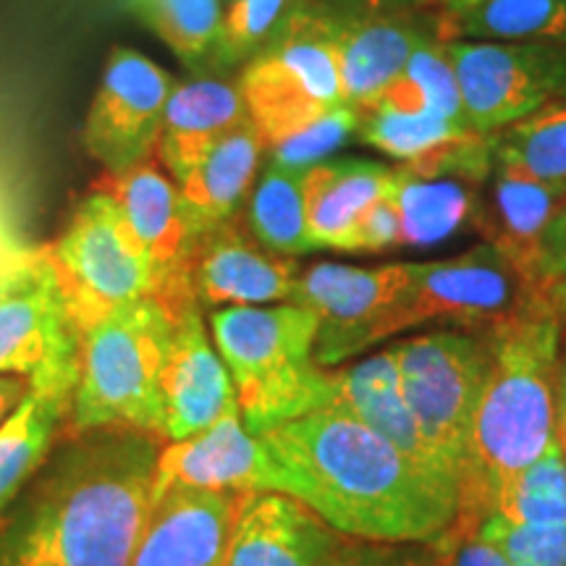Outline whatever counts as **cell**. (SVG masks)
<instances>
[{
    "label": "cell",
    "instance_id": "16",
    "mask_svg": "<svg viewBox=\"0 0 566 566\" xmlns=\"http://www.w3.org/2000/svg\"><path fill=\"white\" fill-rule=\"evenodd\" d=\"M171 488L223 493H281V470L239 409L184 441L163 446L155 459L150 504Z\"/></svg>",
    "mask_w": 566,
    "mask_h": 566
},
{
    "label": "cell",
    "instance_id": "3",
    "mask_svg": "<svg viewBox=\"0 0 566 566\" xmlns=\"http://www.w3.org/2000/svg\"><path fill=\"white\" fill-rule=\"evenodd\" d=\"M562 334V315L541 289L483 328L488 375L459 478L454 525L480 530L495 495L554 441Z\"/></svg>",
    "mask_w": 566,
    "mask_h": 566
},
{
    "label": "cell",
    "instance_id": "50",
    "mask_svg": "<svg viewBox=\"0 0 566 566\" xmlns=\"http://www.w3.org/2000/svg\"><path fill=\"white\" fill-rule=\"evenodd\" d=\"M564 566H566V556H564Z\"/></svg>",
    "mask_w": 566,
    "mask_h": 566
},
{
    "label": "cell",
    "instance_id": "21",
    "mask_svg": "<svg viewBox=\"0 0 566 566\" xmlns=\"http://www.w3.org/2000/svg\"><path fill=\"white\" fill-rule=\"evenodd\" d=\"M331 407L344 409V412L363 420L367 428L384 436L396 451H401L422 472L457 485L454 472L446 467L438 451L424 438L417 417L407 405L391 346L359 359V363L346 365L342 370H334V401H331Z\"/></svg>",
    "mask_w": 566,
    "mask_h": 566
},
{
    "label": "cell",
    "instance_id": "25",
    "mask_svg": "<svg viewBox=\"0 0 566 566\" xmlns=\"http://www.w3.org/2000/svg\"><path fill=\"white\" fill-rule=\"evenodd\" d=\"M263 160L265 142L258 126L247 122L218 139L192 171L176 181L197 231L205 233L244 210Z\"/></svg>",
    "mask_w": 566,
    "mask_h": 566
},
{
    "label": "cell",
    "instance_id": "18",
    "mask_svg": "<svg viewBox=\"0 0 566 566\" xmlns=\"http://www.w3.org/2000/svg\"><path fill=\"white\" fill-rule=\"evenodd\" d=\"M163 424L168 441L192 438L239 409L233 380L208 336L202 307L187 304L176 317L171 352L160 375Z\"/></svg>",
    "mask_w": 566,
    "mask_h": 566
},
{
    "label": "cell",
    "instance_id": "14",
    "mask_svg": "<svg viewBox=\"0 0 566 566\" xmlns=\"http://www.w3.org/2000/svg\"><path fill=\"white\" fill-rule=\"evenodd\" d=\"M95 189L122 208L134 237L166 275L163 304L179 315L187 304L197 302L189 281V258L200 231L192 212L184 205L179 184L160 166L158 158L153 155L122 171H103Z\"/></svg>",
    "mask_w": 566,
    "mask_h": 566
},
{
    "label": "cell",
    "instance_id": "20",
    "mask_svg": "<svg viewBox=\"0 0 566 566\" xmlns=\"http://www.w3.org/2000/svg\"><path fill=\"white\" fill-rule=\"evenodd\" d=\"M239 493L171 488L150 504L132 566H226Z\"/></svg>",
    "mask_w": 566,
    "mask_h": 566
},
{
    "label": "cell",
    "instance_id": "19",
    "mask_svg": "<svg viewBox=\"0 0 566 566\" xmlns=\"http://www.w3.org/2000/svg\"><path fill=\"white\" fill-rule=\"evenodd\" d=\"M328 27L342 69L344 103L354 113H363L405 74L417 48L433 38L443 40V11L422 6L373 19H328Z\"/></svg>",
    "mask_w": 566,
    "mask_h": 566
},
{
    "label": "cell",
    "instance_id": "43",
    "mask_svg": "<svg viewBox=\"0 0 566 566\" xmlns=\"http://www.w3.org/2000/svg\"><path fill=\"white\" fill-rule=\"evenodd\" d=\"M34 260H38V254L32 258V254L21 252L17 242H13L9 233H6L3 226H0V292H3L13 279H19V275L24 273Z\"/></svg>",
    "mask_w": 566,
    "mask_h": 566
},
{
    "label": "cell",
    "instance_id": "42",
    "mask_svg": "<svg viewBox=\"0 0 566 566\" xmlns=\"http://www.w3.org/2000/svg\"><path fill=\"white\" fill-rule=\"evenodd\" d=\"M338 566H424L422 554H405L399 546L352 541Z\"/></svg>",
    "mask_w": 566,
    "mask_h": 566
},
{
    "label": "cell",
    "instance_id": "36",
    "mask_svg": "<svg viewBox=\"0 0 566 566\" xmlns=\"http://www.w3.org/2000/svg\"><path fill=\"white\" fill-rule=\"evenodd\" d=\"M405 76L420 84L430 108L443 113L446 118H451V122L459 126H467L462 92H459L454 66H451V59L449 53H446L441 38L428 40L424 45L417 48L412 59L407 63ZM467 129H470V126H467Z\"/></svg>",
    "mask_w": 566,
    "mask_h": 566
},
{
    "label": "cell",
    "instance_id": "46",
    "mask_svg": "<svg viewBox=\"0 0 566 566\" xmlns=\"http://www.w3.org/2000/svg\"><path fill=\"white\" fill-rule=\"evenodd\" d=\"M548 296L551 302H554V307L558 310V315H562V321L566 323V279L551 283Z\"/></svg>",
    "mask_w": 566,
    "mask_h": 566
},
{
    "label": "cell",
    "instance_id": "11",
    "mask_svg": "<svg viewBox=\"0 0 566 566\" xmlns=\"http://www.w3.org/2000/svg\"><path fill=\"white\" fill-rule=\"evenodd\" d=\"M0 375L66 401L80 384V334L42 252L0 292Z\"/></svg>",
    "mask_w": 566,
    "mask_h": 566
},
{
    "label": "cell",
    "instance_id": "23",
    "mask_svg": "<svg viewBox=\"0 0 566 566\" xmlns=\"http://www.w3.org/2000/svg\"><path fill=\"white\" fill-rule=\"evenodd\" d=\"M396 184V166L370 158H328L307 168V233L313 250L354 252L367 210Z\"/></svg>",
    "mask_w": 566,
    "mask_h": 566
},
{
    "label": "cell",
    "instance_id": "44",
    "mask_svg": "<svg viewBox=\"0 0 566 566\" xmlns=\"http://www.w3.org/2000/svg\"><path fill=\"white\" fill-rule=\"evenodd\" d=\"M30 380L21 375H0V424H3L13 415L24 396L30 394Z\"/></svg>",
    "mask_w": 566,
    "mask_h": 566
},
{
    "label": "cell",
    "instance_id": "7",
    "mask_svg": "<svg viewBox=\"0 0 566 566\" xmlns=\"http://www.w3.org/2000/svg\"><path fill=\"white\" fill-rule=\"evenodd\" d=\"M237 90L265 142V153L344 108L342 69L328 19L296 3L273 40L244 63Z\"/></svg>",
    "mask_w": 566,
    "mask_h": 566
},
{
    "label": "cell",
    "instance_id": "38",
    "mask_svg": "<svg viewBox=\"0 0 566 566\" xmlns=\"http://www.w3.org/2000/svg\"><path fill=\"white\" fill-rule=\"evenodd\" d=\"M424 566H512L509 558L485 541L478 530L459 527L451 522L449 530L422 543Z\"/></svg>",
    "mask_w": 566,
    "mask_h": 566
},
{
    "label": "cell",
    "instance_id": "1",
    "mask_svg": "<svg viewBox=\"0 0 566 566\" xmlns=\"http://www.w3.org/2000/svg\"><path fill=\"white\" fill-rule=\"evenodd\" d=\"M258 438L279 464L281 493L352 541L420 546L457 520V485L422 472L344 409H317Z\"/></svg>",
    "mask_w": 566,
    "mask_h": 566
},
{
    "label": "cell",
    "instance_id": "48",
    "mask_svg": "<svg viewBox=\"0 0 566 566\" xmlns=\"http://www.w3.org/2000/svg\"><path fill=\"white\" fill-rule=\"evenodd\" d=\"M436 6H438V9H441V11H449L451 6H454V0H436Z\"/></svg>",
    "mask_w": 566,
    "mask_h": 566
},
{
    "label": "cell",
    "instance_id": "9",
    "mask_svg": "<svg viewBox=\"0 0 566 566\" xmlns=\"http://www.w3.org/2000/svg\"><path fill=\"white\" fill-rule=\"evenodd\" d=\"M533 286L488 242L443 260L409 263V283L386 315L378 344L409 331H483L525 300Z\"/></svg>",
    "mask_w": 566,
    "mask_h": 566
},
{
    "label": "cell",
    "instance_id": "34",
    "mask_svg": "<svg viewBox=\"0 0 566 566\" xmlns=\"http://www.w3.org/2000/svg\"><path fill=\"white\" fill-rule=\"evenodd\" d=\"M300 0H233L226 6L218 74L244 66L281 30Z\"/></svg>",
    "mask_w": 566,
    "mask_h": 566
},
{
    "label": "cell",
    "instance_id": "37",
    "mask_svg": "<svg viewBox=\"0 0 566 566\" xmlns=\"http://www.w3.org/2000/svg\"><path fill=\"white\" fill-rule=\"evenodd\" d=\"M357 124L359 116L354 113L349 105L338 108L328 116L321 118V122L304 129L302 134H296L283 145L268 150V160L281 163V166H292V168H310L315 163L328 160V155L342 147L349 137H357Z\"/></svg>",
    "mask_w": 566,
    "mask_h": 566
},
{
    "label": "cell",
    "instance_id": "15",
    "mask_svg": "<svg viewBox=\"0 0 566 566\" xmlns=\"http://www.w3.org/2000/svg\"><path fill=\"white\" fill-rule=\"evenodd\" d=\"M300 273L296 258L275 254L252 237L244 210L200 233L189 258V281L202 310L292 302Z\"/></svg>",
    "mask_w": 566,
    "mask_h": 566
},
{
    "label": "cell",
    "instance_id": "31",
    "mask_svg": "<svg viewBox=\"0 0 566 566\" xmlns=\"http://www.w3.org/2000/svg\"><path fill=\"white\" fill-rule=\"evenodd\" d=\"M491 145L501 166L566 189V101L501 126Z\"/></svg>",
    "mask_w": 566,
    "mask_h": 566
},
{
    "label": "cell",
    "instance_id": "17",
    "mask_svg": "<svg viewBox=\"0 0 566 566\" xmlns=\"http://www.w3.org/2000/svg\"><path fill=\"white\" fill-rule=\"evenodd\" d=\"M352 537L286 493H239L226 566H338Z\"/></svg>",
    "mask_w": 566,
    "mask_h": 566
},
{
    "label": "cell",
    "instance_id": "49",
    "mask_svg": "<svg viewBox=\"0 0 566 566\" xmlns=\"http://www.w3.org/2000/svg\"><path fill=\"white\" fill-rule=\"evenodd\" d=\"M229 3H233V0H223V6H229Z\"/></svg>",
    "mask_w": 566,
    "mask_h": 566
},
{
    "label": "cell",
    "instance_id": "40",
    "mask_svg": "<svg viewBox=\"0 0 566 566\" xmlns=\"http://www.w3.org/2000/svg\"><path fill=\"white\" fill-rule=\"evenodd\" d=\"M300 6L325 19L349 21L422 9V6H436V0H300Z\"/></svg>",
    "mask_w": 566,
    "mask_h": 566
},
{
    "label": "cell",
    "instance_id": "6",
    "mask_svg": "<svg viewBox=\"0 0 566 566\" xmlns=\"http://www.w3.org/2000/svg\"><path fill=\"white\" fill-rule=\"evenodd\" d=\"M42 258L80 336L124 304L166 300V275L134 237L122 208L97 189L76 205Z\"/></svg>",
    "mask_w": 566,
    "mask_h": 566
},
{
    "label": "cell",
    "instance_id": "8",
    "mask_svg": "<svg viewBox=\"0 0 566 566\" xmlns=\"http://www.w3.org/2000/svg\"><path fill=\"white\" fill-rule=\"evenodd\" d=\"M388 346L407 405L424 438L454 472L459 491L472 420L488 375L483 331L433 328Z\"/></svg>",
    "mask_w": 566,
    "mask_h": 566
},
{
    "label": "cell",
    "instance_id": "39",
    "mask_svg": "<svg viewBox=\"0 0 566 566\" xmlns=\"http://www.w3.org/2000/svg\"><path fill=\"white\" fill-rule=\"evenodd\" d=\"M399 247H401V221H399V210H396L394 189H391L384 200H378L370 210H367L363 223H359L354 252L373 254V252L399 250Z\"/></svg>",
    "mask_w": 566,
    "mask_h": 566
},
{
    "label": "cell",
    "instance_id": "41",
    "mask_svg": "<svg viewBox=\"0 0 566 566\" xmlns=\"http://www.w3.org/2000/svg\"><path fill=\"white\" fill-rule=\"evenodd\" d=\"M566 279V205L543 231L533 265V286L548 292L551 283Z\"/></svg>",
    "mask_w": 566,
    "mask_h": 566
},
{
    "label": "cell",
    "instance_id": "4",
    "mask_svg": "<svg viewBox=\"0 0 566 566\" xmlns=\"http://www.w3.org/2000/svg\"><path fill=\"white\" fill-rule=\"evenodd\" d=\"M317 317L294 302L221 307L210 313V336L237 391L252 436L331 407L334 370L315 359Z\"/></svg>",
    "mask_w": 566,
    "mask_h": 566
},
{
    "label": "cell",
    "instance_id": "28",
    "mask_svg": "<svg viewBox=\"0 0 566 566\" xmlns=\"http://www.w3.org/2000/svg\"><path fill=\"white\" fill-rule=\"evenodd\" d=\"M443 40L566 45V0H478L443 11Z\"/></svg>",
    "mask_w": 566,
    "mask_h": 566
},
{
    "label": "cell",
    "instance_id": "45",
    "mask_svg": "<svg viewBox=\"0 0 566 566\" xmlns=\"http://www.w3.org/2000/svg\"><path fill=\"white\" fill-rule=\"evenodd\" d=\"M554 438L562 451L566 464V357L562 363V375H558V391H556V420H554Z\"/></svg>",
    "mask_w": 566,
    "mask_h": 566
},
{
    "label": "cell",
    "instance_id": "10",
    "mask_svg": "<svg viewBox=\"0 0 566 566\" xmlns=\"http://www.w3.org/2000/svg\"><path fill=\"white\" fill-rule=\"evenodd\" d=\"M467 126L493 134L551 103L566 101V45L443 40Z\"/></svg>",
    "mask_w": 566,
    "mask_h": 566
},
{
    "label": "cell",
    "instance_id": "5",
    "mask_svg": "<svg viewBox=\"0 0 566 566\" xmlns=\"http://www.w3.org/2000/svg\"><path fill=\"white\" fill-rule=\"evenodd\" d=\"M176 313L155 300L113 310L80 336V384L69 436L137 430L166 438L160 375L171 352Z\"/></svg>",
    "mask_w": 566,
    "mask_h": 566
},
{
    "label": "cell",
    "instance_id": "33",
    "mask_svg": "<svg viewBox=\"0 0 566 566\" xmlns=\"http://www.w3.org/2000/svg\"><path fill=\"white\" fill-rule=\"evenodd\" d=\"M357 139L373 150L388 155L394 166L420 160L424 155L441 150L451 142L467 137L472 129L459 126L438 111L422 113H394L384 108H370L357 113Z\"/></svg>",
    "mask_w": 566,
    "mask_h": 566
},
{
    "label": "cell",
    "instance_id": "24",
    "mask_svg": "<svg viewBox=\"0 0 566 566\" xmlns=\"http://www.w3.org/2000/svg\"><path fill=\"white\" fill-rule=\"evenodd\" d=\"M250 122L237 84L218 76H195L179 82L166 105L155 158L174 181H181L210 147L226 134Z\"/></svg>",
    "mask_w": 566,
    "mask_h": 566
},
{
    "label": "cell",
    "instance_id": "32",
    "mask_svg": "<svg viewBox=\"0 0 566 566\" xmlns=\"http://www.w3.org/2000/svg\"><path fill=\"white\" fill-rule=\"evenodd\" d=\"M491 514L520 527H566V464L556 438L495 495Z\"/></svg>",
    "mask_w": 566,
    "mask_h": 566
},
{
    "label": "cell",
    "instance_id": "35",
    "mask_svg": "<svg viewBox=\"0 0 566 566\" xmlns=\"http://www.w3.org/2000/svg\"><path fill=\"white\" fill-rule=\"evenodd\" d=\"M512 566H564L566 527H520L485 516L478 530Z\"/></svg>",
    "mask_w": 566,
    "mask_h": 566
},
{
    "label": "cell",
    "instance_id": "29",
    "mask_svg": "<svg viewBox=\"0 0 566 566\" xmlns=\"http://www.w3.org/2000/svg\"><path fill=\"white\" fill-rule=\"evenodd\" d=\"M71 401L32 391L0 424V512H6L17 493L45 464L55 430L69 417Z\"/></svg>",
    "mask_w": 566,
    "mask_h": 566
},
{
    "label": "cell",
    "instance_id": "22",
    "mask_svg": "<svg viewBox=\"0 0 566 566\" xmlns=\"http://www.w3.org/2000/svg\"><path fill=\"white\" fill-rule=\"evenodd\" d=\"M564 205L566 189L512 171L493 160V171L480 187L472 226L533 286L537 244Z\"/></svg>",
    "mask_w": 566,
    "mask_h": 566
},
{
    "label": "cell",
    "instance_id": "30",
    "mask_svg": "<svg viewBox=\"0 0 566 566\" xmlns=\"http://www.w3.org/2000/svg\"><path fill=\"white\" fill-rule=\"evenodd\" d=\"M150 30L195 76H218L223 0H132Z\"/></svg>",
    "mask_w": 566,
    "mask_h": 566
},
{
    "label": "cell",
    "instance_id": "13",
    "mask_svg": "<svg viewBox=\"0 0 566 566\" xmlns=\"http://www.w3.org/2000/svg\"><path fill=\"white\" fill-rule=\"evenodd\" d=\"M409 283V263L375 268L315 263L296 281L294 304L317 317L315 359L334 370L378 346V331Z\"/></svg>",
    "mask_w": 566,
    "mask_h": 566
},
{
    "label": "cell",
    "instance_id": "26",
    "mask_svg": "<svg viewBox=\"0 0 566 566\" xmlns=\"http://www.w3.org/2000/svg\"><path fill=\"white\" fill-rule=\"evenodd\" d=\"M480 187L462 179H417L396 168L394 202L401 221V250L449 242L478 210Z\"/></svg>",
    "mask_w": 566,
    "mask_h": 566
},
{
    "label": "cell",
    "instance_id": "2",
    "mask_svg": "<svg viewBox=\"0 0 566 566\" xmlns=\"http://www.w3.org/2000/svg\"><path fill=\"white\" fill-rule=\"evenodd\" d=\"M71 438L0 512V566H132L150 514L158 438L137 430Z\"/></svg>",
    "mask_w": 566,
    "mask_h": 566
},
{
    "label": "cell",
    "instance_id": "47",
    "mask_svg": "<svg viewBox=\"0 0 566 566\" xmlns=\"http://www.w3.org/2000/svg\"><path fill=\"white\" fill-rule=\"evenodd\" d=\"M472 3H478V0H454V6H451L449 11H457V9H464V6H472ZM446 11V13H449Z\"/></svg>",
    "mask_w": 566,
    "mask_h": 566
},
{
    "label": "cell",
    "instance_id": "27",
    "mask_svg": "<svg viewBox=\"0 0 566 566\" xmlns=\"http://www.w3.org/2000/svg\"><path fill=\"white\" fill-rule=\"evenodd\" d=\"M307 168L268 160L244 205V221L260 244L283 258L313 252L307 233Z\"/></svg>",
    "mask_w": 566,
    "mask_h": 566
},
{
    "label": "cell",
    "instance_id": "12",
    "mask_svg": "<svg viewBox=\"0 0 566 566\" xmlns=\"http://www.w3.org/2000/svg\"><path fill=\"white\" fill-rule=\"evenodd\" d=\"M176 84L171 71L147 55L113 48L82 126L84 150L103 171L153 158Z\"/></svg>",
    "mask_w": 566,
    "mask_h": 566
}]
</instances>
